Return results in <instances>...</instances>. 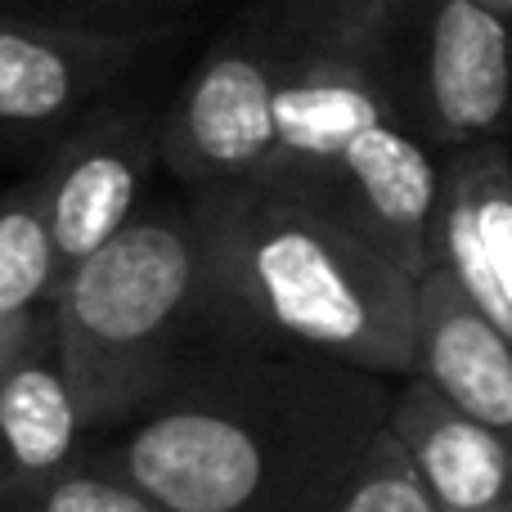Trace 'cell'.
I'll return each instance as SVG.
<instances>
[{
  "label": "cell",
  "instance_id": "cell-1",
  "mask_svg": "<svg viewBox=\"0 0 512 512\" xmlns=\"http://www.w3.org/2000/svg\"><path fill=\"white\" fill-rule=\"evenodd\" d=\"M387 396V378L333 360L203 346L135 423L81 459L162 512H328Z\"/></svg>",
  "mask_w": 512,
  "mask_h": 512
},
{
  "label": "cell",
  "instance_id": "cell-2",
  "mask_svg": "<svg viewBox=\"0 0 512 512\" xmlns=\"http://www.w3.org/2000/svg\"><path fill=\"white\" fill-rule=\"evenodd\" d=\"M198 239V342L306 355L373 378L414 373V279L288 198L261 189L185 198Z\"/></svg>",
  "mask_w": 512,
  "mask_h": 512
},
{
  "label": "cell",
  "instance_id": "cell-3",
  "mask_svg": "<svg viewBox=\"0 0 512 512\" xmlns=\"http://www.w3.org/2000/svg\"><path fill=\"white\" fill-rule=\"evenodd\" d=\"M355 5L265 0L252 9L274 108V153L256 189L328 216L418 279L432 158L382 104L355 41Z\"/></svg>",
  "mask_w": 512,
  "mask_h": 512
},
{
  "label": "cell",
  "instance_id": "cell-4",
  "mask_svg": "<svg viewBox=\"0 0 512 512\" xmlns=\"http://www.w3.org/2000/svg\"><path fill=\"white\" fill-rule=\"evenodd\" d=\"M194 279L198 239L176 203H144L59 279L50 328L86 441L135 423L203 351Z\"/></svg>",
  "mask_w": 512,
  "mask_h": 512
},
{
  "label": "cell",
  "instance_id": "cell-5",
  "mask_svg": "<svg viewBox=\"0 0 512 512\" xmlns=\"http://www.w3.org/2000/svg\"><path fill=\"white\" fill-rule=\"evenodd\" d=\"M355 41L382 104L432 162L504 140L508 18L477 0H360Z\"/></svg>",
  "mask_w": 512,
  "mask_h": 512
},
{
  "label": "cell",
  "instance_id": "cell-6",
  "mask_svg": "<svg viewBox=\"0 0 512 512\" xmlns=\"http://www.w3.org/2000/svg\"><path fill=\"white\" fill-rule=\"evenodd\" d=\"M274 153L270 59L256 14L207 45L171 108L158 117V167L185 198L256 189Z\"/></svg>",
  "mask_w": 512,
  "mask_h": 512
},
{
  "label": "cell",
  "instance_id": "cell-7",
  "mask_svg": "<svg viewBox=\"0 0 512 512\" xmlns=\"http://www.w3.org/2000/svg\"><path fill=\"white\" fill-rule=\"evenodd\" d=\"M189 27L90 32L0 9V144L77 126L99 99L167 59Z\"/></svg>",
  "mask_w": 512,
  "mask_h": 512
},
{
  "label": "cell",
  "instance_id": "cell-8",
  "mask_svg": "<svg viewBox=\"0 0 512 512\" xmlns=\"http://www.w3.org/2000/svg\"><path fill=\"white\" fill-rule=\"evenodd\" d=\"M153 167L158 117L140 104H99L63 131L32 176L59 279L140 212Z\"/></svg>",
  "mask_w": 512,
  "mask_h": 512
},
{
  "label": "cell",
  "instance_id": "cell-9",
  "mask_svg": "<svg viewBox=\"0 0 512 512\" xmlns=\"http://www.w3.org/2000/svg\"><path fill=\"white\" fill-rule=\"evenodd\" d=\"M427 265L450 274L463 297L512 337V167L504 140L450 149L432 162Z\"/></svg>",
  "mask_w": 512,
  "mask_h": 512
},
{
  "label": "cell",
  "instance_id": "cell-10",
  "mask_svg": "<svg viewBox=\"0 0 512 512\" xmlns=\"http://www.w3.org/2000/svg\"><path fill=\"white\" fill-rule=\"evenodd\" d=\"M382 427L405 450L436 512H512L508 504V436L468 418L423 378L391 387Z\"/></svg>",
  "mask_w": 512,
  "mask_h": 512
},
{
  "label": "cell",
  "instance_id": "cell-11",
  "mask_svg": "<svg viewBox=\"0 0 512 512\" xmlns=\"http://www.w3.org/2000/svg\"><path fill=\"white\" fill-rule=\"evenodd\" d=\"M414 378L468 418L508 436L512 427V346L450 274L427 265L414 279Z\"/></svg>",
  "mask_w": 512,
  "mask_h": 512
},
{
  "label": "cell",
  "instance_id": "cell-12",
  "mask_svg": "<svg viewBox=\"0 0 512 512\" xmlns=\"http://www.w3.org/2000/svg\"><path fill=\"white\" fill-rule=\"evenodd\" d=\"M77 405L54 351L50 315L0 373V481H36L86 454Z\"/></svg>",
  "mask_w": 512,
  "mask_h": 512
},
{
  "label": "cell",
  "instance_id": "cell-13",
  "mask_svg": "<svg viewBox=\"0 0 512 512\" xmlns=\"http://www.w3.org/2000/svg\"><path fill=\"white\" fill-rule=\"evenodd\" d=\"M59 265L36 198V180L0 194V319L32 315L54 301Z\"/></svg>",
  "mask_w": 512,
  "mask_h": 512
},
{
  "label": "cell",
  "instance_id": "cell-14",
  "mask_svg": "<svg viewBox=\"0 0 512 512\" xmlns=\"http://www.w3.org/2000/svg\"><path fill=\"white\" fill-rule=\"evenodd\" d=\"M0 512H162L135 486L113 472L90 468L86 459L54 477L36 481H0Z\"/></svg>",
  "mask_w": 512,
  "mask_h": 512
},
{
  "label": "cell",
  "instance_id": "cell-15",
  "mask_svg": "<svg viewBox=\"0 0 512 512\" xmlns=\"http://www.w3.org/2000/svg\"><path fill=\"white\" fill-rule=\"evenodd\" d=\"M328 512H436V504L414 477L405 450L391 441L387 427H378L333 490Z\"/></svg>",
  "mask_w": 512,
  "mask_h": 512
},
{
  "label": "cell",
  "instance_id": "cell-16",
  "mask_svg": "<svg viewBox=\"0 0 512 512\" xmlns=\"http://www.w3.org/2000/svg\"><path fill=\"white\" fill-rule=\"evenodd\" d=\"M14 14L90 27V32H149V27L180 23L167 0H14Z\"/></svg>",
  "mask_w": 512,
  "mask_h": 512
},
{
  "label": "cell",
  "instance_id": "cell-17",
  "mask_svg": "<svg viewBox=\"0 0 512 512\" xmlns=\"http://www.w3.org/2000/svg\"><path fill=\"white\" fill-rule=\"evenodd\" d=\"M50 315V306L45 310H32V315H14V319H0V373L9 369V360H14L18 351L27 346V337L41 328V319Z\"/></svg>",
  "mask_w": 512,
  "mask_h": 512
},
{
  "label": "cell",
  "instance_id": "cell-18",
  "mask_svg": "<svg viewBox=\"0 0 512 512\" xmlns=\"http://www.w3.org/2000/svg\"><path fill=\"white\" fill-rule=\"evenodd\" d=\"M481 9H490V14H499V18H512V0H477Z\"/></svg>",
  "mask_w": 512,
  "mask_h": 512
}]
</instances>
